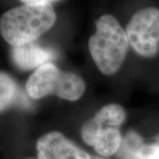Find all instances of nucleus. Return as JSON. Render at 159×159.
I'll use <instances>...</instances> for the list:
<instances>
[{
  "label": "nucleus",
  "instance_id": "1",
  "mask_svg": "<svg viewBox=\"0 0 159 159\" xmlns=\"http://www.w3.org/2000/svg\"><path fill=\"white\" fill-rule=\"evenodd\" d=\"M57 20L51 4H24L6 11L0 18V34L14 46L24 45L49 31Z\"/></svg>",
  "mask_w": 159,
  "mask_h": 159
},
{
  "label": "nucleus",
  "instance_id": "2",
  "mask_svg": "<svg viewBox=\"0 0 159 159\" xmlns=\"http://www.w3.org/2000/svg\"><path fill=\"white\" fill-rule=\"evenodd\" d=\"M96 27V33L89 41V52L100 72L111 75L121 67L130 43L125 30L112 15H102Z\"/></svg>",
  "mask_w": 159,
  "mask_h": 159
},
{
  "label": "nucleus",
  "instance_id": "3",
  "mask_svg": "<svg viewBox=\"0 0 159 159\" xmlns=\"http://www.w3.org/2000/svg\"><path fill=\"white\" fill-rule=\"evenodd\" d=\"M26 91L32 99L57 96L68 101H76L82 97L85 83L77 74L62 72L50 62L36 68L29 76Z\"/></svg>",
  "mask_w": 159,
  "mask_h": 159
},
{
  "label": "nucleus",
  "instance_id": "4",
  "mask_svg": "<svg viewBox=\"0 0 159 159\" xmlns=\"http://www.w3.org/2000/svg\"><path fill=\"white\" fill-rule=\"evenodd\" d=\"M125 33L139 55L153 57L159 52V9L146 7L136 11L128 22Z\"/></svg>",
  "mask_w": 159,
  "mask_h": 159
},
{
  "label": "nucleus",
  "instance_id": "5",
  "mask_svg": "<svg viewBox=\"0 0 159 159\" xmlns=\"http://www.w3.org/2000/svg\"><path fill=\"white\" fill-rule=\"evenodd\" d=\"M36 149L38 159H91L86 151L56 131L40 137Z\"/></svg>",
  "mask_w": 159,
  "mask_h": 159
},
{
  "label": "nucleus",
  "instance_id": "6",
  "mask_svg": "<svg viewBox=\"0 0 159 159\" xmlns=\"http://www.w3.org/2000/svg\"><path fill=\"white\" fill-rule=\"evenodd\" d=\"M126 114L119 104L111 103L103 106L92 119H89L81 127L82 140L93 146L98 132L108 126L118 127L125 122Z\"/></svg>",
  "mask_w": 159,
  "mask_h": 159
},
{
  "label": "nucleus",
  "instance_id": "7",
  "mask_svg": "<svg viewBox=\"0 0 159 159\" xmlns=\"http://www.w3.org/2000/svg\"><path fill=\"white\" fill-rule=\"evenodd\" d=\"M11 54L14 65L24 71L38 68L44 64L50 63L55 57V53L51 49L34 43L14 46L11 49Z\"/></svg>",
  "mask_w": 159,
  "mask_h": 159
},
{
  "label": "nucleus",
  "instance_id": "8",
  "mask_svg": "<svg viewBox=\"0 0 159 159\" xmlns=\"http://www.w3.org/2000/svg\"><path fill=\"white\" fill-rule=\"evenodd\" d=\"M122 142L123 139L119 128L108 126L98 132L93 147L102 157H111L118 153Z\"/></svg>",
  "mask_w": 159,
  "mask_h": 159
},
{
  "label": "nucleus",
  "instance_id": "9",
  "mask_svg": "<svg viewBox=\"0 0 159 159\" xmlns=\"http://www.w3.org/2000/svg\"><path fill=\"white\" fill-rule=\"evenodd\" d=\"M21 93L17 82L11 75L0 72V113L20 102Z\"/></svg>",
  "mask_w": 159,
  "mask_h": 159
},
{
  "label": "nucleus",
  "instance_id": "10",
  "mask_svg": "<svg viewBox=\"0 0 159 159\" xmlns=\"http://www.w3.org/2000/svg\"><path fill=\"white\" fill-rule=\"evenodd\" d=\"M145 142L137 133L131 131L123 140L118 151L119 159H142Z\"/></svg>",
  "mask_w": 159,
  "mask_h": 159
},
{
  "label": "nucleus",
  "instance_id": "11",
  "mask_svg": "<svg viewBox=\"0 0 159 159\" xmlns=\"http://www.w3.org/2000/svg\"><path fill=\"white\" fill-rule=\"evenodd\" d=\"M143 159H159V134L155 137L153 143L145 144Z\"/></svg>",
  "mask_w": 159,
  "mask_h": 159
},
{
  "label": "nucleus",
  "instance_id": "12",
  "mask_svg": "<svg viewBox=\"0 0 159 159\" xmlns=\"http://www.w3.org/2000/svg\"><path fill=\"white\" fill-rule=\"evenodd\" d=\"M22 1L24 4H51L53 1H57V0H20Z\"/></svg>",
  "mask_w": 159,
  "mask_h": 159
}]
</instances>
